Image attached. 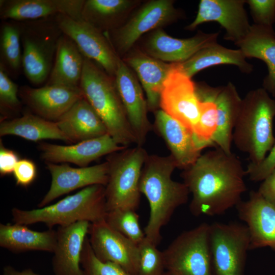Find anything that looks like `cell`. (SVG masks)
Here are the masks:
<instances>
[{
  "mask_svg": "<svg viewBox=\"0 0 275 275\" xmlns=\"http://www.w3.org/2000/svg\"><path fill=\"white\" fill-rule=\"evenodd\" d=\"M245 175L241 161L232 152L216 148L201 154L181 173L192 195L190 213L216 216L236 207L246 190Z\"/></svg>",
  "mask_w": 275,
  "mask_h": 275,
  "instance_id": "obj_1",
  "label": "cell"
},
{
  "mask_svg": "<svg viewBox=\"0 0 275 275\" xmlns=\"http://www.w3.org/2000/svg\"><path fill=\"white\" fill-rule=\"evenodd\" d=\"M176 168L171 155L148 154L141 172L140 190L146 196L150 207L144 233L157 246L161 239L162 228L169 223L175 211L188 199L189 192L185 184L172 178Z\"/></svg>",
  "mask_w": 275,
  "mask_h": 275,
  "instance_id": "obj_2",
  "label": "cell"
},
{
  "mask_svg": "<svg viewBox=\"0 0 275 275\" xmlns=\"http://www.w3.org/2000/svg\"><path fill=\"white\" fill-rule=\"evenodd\" d=\"M274 117L275 100L263 88L250 91L242 99L233 142L248 154L250 163L261 162L273 146Z\"/></svg>",
  "mask_w": 275,
  "mask_h": 275,
  "instance_id": "obj_3",
  "label": "cell"
},
{
  "mask_svg": "<svg viewBox=\"0 0 275 275\" xmlns=\"http://www.w3.org/2000/svg\"><path fill=\"white\" fill-rule=\"evenodd\" d=\"M79 87L116 142L124 147L136 145L114 77L85 57Z\"/></svg>",
  "mask_w": 275,
  "mask_h": 275,
  "instance_id": "obj_4",
  "label": "cell"
},
{
  "mask_svg": "<svg viewBox=\"0 0 275 275\" xmlns=\"http://www.w3.org/2000/svg\"><path fill=\"white\" fill-rule=\"evenodd\" d=\"M107 212L105 186L101 185L84 188L55 204L42 208L24 210L14 207L11 210L14 223L26 226L42 223L49 229L79 221L98 222L105 220Z\"/></svg>",
  "mask_w": 275,
  "mask_h": 275,
  "instance_id": "obj_5",
  "label": "cell"
},
{
  "mask_svg": "<svg viewBox=\"0 0 275 275\" xmlns=\"http://www.w3.org/2000/svg\"><path fill=\"white\" fill-rule=\"evenodd\" d=\"M55 17L20 22L22 70L35 85L47 80L52 68L63 34Z\"/></svg>",
  "mask_w": 275,
  "mask_h": 275,
  "instance_id": "obj_6",
  "label": "cell"
},
{
  "mask_svg": "<svg viewBox=\"0 0 275 275\" xmlns=\"http://www.w3.org/2000/svg\"><path fill=\"white\" fill-rule=\"evenodd\" d=\"M148 154L142 146L127 147L108 155V180L105 186L107 211L117 209L135 211L140 202L139 183Z\"/></svg>",
  "mask_w": 275,
  "mask_h": 275,
  "instance_id": "obj_7",
  "label": "cell"
},
{
  "mask_svg": "<svg viewBox=\"0 0 275 275\" xmlns=\"http://www.w3.org/2000/svg\"><path fill=\"white\" fill-rule=\"evenodd\" d=\"M209 229L203 223L176 237L162 251L166 270L174 275H213Z\"/></svg>",
  "mask_w": 275,
  "mask_h": 275,
  "instance_id": "obj_8",
  "label": "cell"
},
{
  "mask_svg": "<svg viewBox=\"0 0 275 275\" xmlns=\"http://www.w3.org/2000/svg\"><path fill=\"white\" fill-rule=\"evenodd\" d=\"M209 245L213 275H244L250 238L245 225H210Z\"/></svg>",
  "mask_w": 275,
  "mask_h": 275,
  "instance_id": "obj_9",
  "label": "cell"
},
{
  "mask_svg": "<svg viewBox=\"0 0 275 275\" xmlns=\"http://www.w3.org/2000/svg\"><path fill=\"white\" fill-rule=\"evenodd\" d=\"M172 0L149 1L117 28L105 32L116 53L120 57L128 52L145 33L162 29L173 22L179 13Z\"/></svg>",
  "mask_w": 275,
  "mask_h": 275,
  "instance_id": "obj_10",
  "label": "cell"
},
{
  "mask_svg": "<svg viewBox=\"0 0 275 275\" xmlns=\"http://www.w3.org/2000/svg\"><path fill=\"white\" fill-rule=\"evenodd\" d=\"M56 20L62 33L71 39L82 55L114 77L119 56L105 34L83 19L59 14Z\"/></svg>",
  "mask_w": 275,
  "mask_h": 275,
  "instance_id": "obj_11",
  "label": "cell"
},
{
  "mask_svg": "<svg viewBox=\"0 0 275 275\" xmlns=\"http://www.w3.org/2000/svg\"><path fill=\"white\" fill-rule=\"evenodd\" d=\"M159 108L194 133L200 116V101L196 84L190 78L176 70L174 65L163 84Z\"/></svg>",
  "mask_w": 275,
  "mask_h": 275,
  "instance_id": "obj_12",
  "label": "cell"
},
{
  "mask_svg": "<svg viewBox=\"0 0 275 275\" xmlns=\"http://www.w3.org/2000/svg\"><path fill=\"white\" fill-rule=\"evenodd\" d=\"M89 234L90 244L99 260L114 263L129 273L138 275V244L112 228L105 220L91 224Z\"/></svg>",
  "mask_w": 275,
  "mask_h": 275,
  "instance_id": "obj_13",
  "label": "cell"
},
{
  "mask_svg": "<svg viewBox=\"0 0 275 275\" xmlns=\"http://www.w3.org/2000/svg\"><path fill=\"white\" fill-rule=\"evenodd\" d=\"M134 72L119 57L114 77L115 82L136 140V146H142L152 128L147 115V100L143 89Z\"/></svg>",
  "mask_w": 275,
  "mask_h": 275,
  "instance_id": "obj_14",
  "label": "cell"
},
{
  "mask_svg": "<svg viewBox=\"0 0 275 275\" xmlns=\"http://www.w3.org/2000/svg\"><path fill=\"white\" fill-rule=\"evenodd\" d=\"M243 0H201L195 20L186 27L193 30L209 21L218 22L226 31L225 39L236 45L249 33L250 24Z\"/></svg>",
  "mask_w": 275,
  "mask_h": 275,
  "instance_id": "obj_15",
  "label": "cell"
},
{
  "mask_svg": "<svg viewBox=\"0 0 275 275\" xmlns=\"http://www.w3.org/2000/svg\"><path fill=\"white\" fill-rule=\"evenodd\" d=\"M51 176L50 188L38 204V208L46 206L54 199L80 188L94 185L106 186L108 180L107 161L93 166L73 168L67 164L46 163Z\"/></svg>",
  "mask_w": 275,
  "mask_h": 275,
  "instance_id": "obj_16",
  "label": "cell"
},
{
  "mask_svg": "<svg viewBox=\"0 0 275 275\" xmlns=\"http://www.w3.org/2000/svg\"><path fill=\"white\" fill-rule=\"evenodd\" d=\"M236 207L249 230L250 250L269 247L275 251V203L252 190L249 199Z\"/></svg>",
  "mask_w": 275,
  "mask_h": 275,
  "instance_id": "obj_17",
  "label": "cell"
},
{
  "mask_svg": "<svg viewBox=\"0 0 275 275\" xmlns=\"http://www.w3.org/2000/svg\"><path fill=\"white\" fill-rule=\"evenodd\" d=\"M218 33L206 34L201 31L185 39L172 37L162 29L155 30L147 36L142 51L147 54L171 63L183 62L200 49L216 42Z\"/></svg>",
  "mask_w": 275,
  "mask_h": 275,
  "instance_id": "obj_18",
  "label": "cell"
},
{
  "mask_svg": "<svg viewBox=\"0 0 275 275\" xmlns=\"http://www.w3.org/2000/svg\"><path fill=\"white\" fill-rule=\"evenodd\" d=\"M126 148L119 145L108 134L74 145L65 146L48 143L39 145L41 157L46 163L70 162L80 167H88L100 157Z\"/></svg>",
  "mask_w": 275,
  "mask_h": 275,
  "instance_id": "obj_19",
  "label": "cell"
},
{
  "mask_svg": "<svg viewBox=\"0 0 275 275\" xmlns=\"http://www.w3.org/2000/svg\"><path fill=\"white\" fill-rule=\"evenodd\" d=\"M19 95L35 115L56 122L84 96L79 88L45 85L21 87Z\"/></svg>",
  "mask_w": 275,
  "mask_h": 275,
  "instance_id": "obj_20",
  "label": "cell"
},
{
  "mask_svg": "<svg viewBox=\"0 0 275 275\" xmlns=\"http://www.w3.org/2000/svg\"><path fill=\"white\" fill-rule=\"evenodd\" d=\"M85 0H1L0 18L3 21L19 22L67 15L80 20Z\"/></svg>",
  "mask_w": 275,
  "mask_h": 275,
  "instance_id": "obj_21",
  "label": "cell"
},
{
  "mask_svg": "<svg viewBox=\"0 0 275 275\" xmlns=\"http://www.w3.org/2000/svg\"><path fill=\"white\" fill-rule=\"evenodd\" d=\"M154 114L152 128L164 140L177 168L187 169L202 154L194 133L160 109Z\"/></svg>",
  "mask_w": 275,
  "mask_h": 275,
  "instance_id": "obj_22",
  "label": "cell"
},
{
  "mask_svg": "<svg viewBox=\"0 0 275 275\" xmlns=\"http://www.w3.org/2000/svg\"><path fill=\"white\" fill-rule=\"evenodd\" d=\"M91 223L79 221L59 226L52 259L54 275H85L81 264V253Z\"/></svg>",
  "mask_w": 275,
  "mask_h": 275,
  "instance_id": "obj_23",
  "label": "cell"
},
{
  "mask_svg": "<svg viewBox=\"0 0 275 275\" xmlns=\"http://www.w3.org/2000/svg\"><path fill=\"white\" fill-rule=\"evenodd\" d=\"M122 60L132 70L146 93L148 110L159 108L163 84L173 69V63L154 58L139 50H130Z\"/></svg>",
  "mask_w": 275,
  "mask_h": 275,
  "instance_id": "obj_24",
  "label": "cell"
},
{
  "mask_svg": "<svg viewBox=\"0 0 275 275\" xmlns=\"http://www.w3.org/2000/svg\"><path fill=\"white\" fill-rule=\"evenodd\" d=\"M56 122L70 143L108 134L102 120L84 96Z\"/></svg>",
  "mask_w": 275,
  "mask_h": 275,
  "instance_id": "obj_25",
  "label": "cell"
},
{
  "mask_svg": "<svg viewBox=\"0 0 275 275\" xmlns=\"http://www.w3.org/2000/svg\"><path fill=\"white\" fill-rule=\"evenodd\" d=\"M209 90L216 105L217 115V127L211 140L212 146L226 152H232L233 133L242 99L231 82L223 87L209 86Z\"/></svg>",
  "mask_w": 275,
  "mask_h": 275,
  "instance_id": "obj_26",
  "label": "cell"
},
{
  "mask_svg": "<svg viewBox=\"0 0 275 275\" xmlns=\"http://www.w3.org/2000/svg\"><path fill=\"white\" fill-rule=\"evenodd\" d=\"M246 58H255L265 63L268 74L263 88L275 97V33L272 27L254 24L245 37L236 44Z\"/></svg>",
  "mask_w": 275,
  "mask_h": 275,
  "instance_id": "obj_27",
  "label": "cell"
},
{
  "mask_svg": "<svg viewBox=\"0 0 275 275\" xmlns=\"http://www.w3.org/2000/svg\"><path fill=\"white\" fill-rule=\"evenodd\" d=\"M246 58L240 49H229L215 42L200 49L187 60L173 65L176 70L190 78L205 68L222 64L236 66L241 72L248 73L252 71L253 66Z\"/></svg>",
  "mask_w": 275,
  "mask_h": 275,
  "instance_id": "obj_28",
  "label": "cell"
},
{
  "mask_svg": "<svg viewBox=\"0 0 275 275\" xmlns=\"http://www.w3.org/2000/svg\"><path fill=\"white\" fill-rule=\"evenodd\" d=\"M57 239V231L52 229L40 232L23 225L0 224V246L13 253L39 251L53 253Z\"/></svg>",
  "mask_w": 275,
  "mask_h": 275,
  "instance_id": "obj_29",
  "label": "cell"
},
{
  "mask_svg": "<svg viewBox=\"0 0 275 275\" xmlns=\"http://www.w3.org/2000/svg\"><path fill=\"white\" fill-rule=\"evenodd\" d=\"M85 57L69 37L63 33L57 47L54 62L45 85L78 87Z\"/></svg>",
  "mask_w": 275,
  "mask_h": 275,
  "instance_id": "obj_30",
  "label": "cell"
},
{
  "mask_svg": "<svg viewBox=\"0 0 275 275\" xmlns=\"http://www.w3.org/2000/svg\"><path fill=\"white\" fill-rule=\"evenodd\" d=\"M14 135L27 140L37 142L42 140H60L70 143L54 121L36 115L24 114L11 120H3L0 124V135Z\"/></svg>",
  "mask_w": 275,
  "mask_h": 275,
  "instance_id": "obj_31",
  "label": "cell"
},
{
  "mask_svg": "<svg viewBox=\"0 0 275 275\" xmlns=\"http://www.w3.org/2000/svg\"><path fill=\"white\" fill-rule=\"evenodd\" d=\"M138 3L132 0H85L81 18L101 32L120 26L124 14Z\"/></svg>",
  "mask_w": 275,
  "mask_h": 275,
  "instance_id": "obj_32",
  "label": "cell"
},
{
  "mask_svg": "<svg viewBox=\"0 0 275 275\" xmlns=\"http://www.w3.org/2000/svg\"><path fill=\"white\" fill-rule=\"evenodd\" d=\"M0 67L14 78L17 77L22 70L20 22L5 20L1 23Z\"/></svg>",
  "mask_w": 275,
  "mask_h": 275,
  "instance_id": "obj_33",
  "label": "cell"
},
{
  "mask_svg": "<svg viewBox=\"0 0 275 275\" xmlns=\"http://www.w3.org/2000/svg\"><path fill=\"white\" fill-rule=\"evenodd\" d=\"M196 89L200 101V116L194 134L199 148L202 150L212 146L211 140L217 127V110L209 86L203 84H196Z\"/></svg>",
  "mask_w": 275,
  "mask_h": 275,
  "instance_id": "obj_34",
  "label": "cell"
},
{
  "mask_svg": "<svg viewBox=\"0 0 275 275\" xmlns=\"http://www.w3.org/2000/svg\"><path fill=\"white\" fill-rule=\"evenodd\" d=\"M105 221L114 229L139 245L145 238L135 211L117 209L108 211Z\"/></svg>",
  "mask_w": 275,
  "mask_h": 275,
  "instance_id": "obj_35",
  "label": "cell"
},
{
  "mask_svg": "<svg viewBox=\"0 0 275 275\" xmlns=\"http://www.w3.org/2000/svg\"><path fill=\"white\" fill-rule=\"evenodd\" d=\"M138 246V275H161L166 271L163 252L146 237Z\"/></svg>",
  "mask_w": 275,
  "mask_h": 275,
  "instance_id": "obj_36",
  "label": "cell"
},
{
  "mask_svg": "<svg viewBox=\"0 0 275 275\" xmlns=\"http://www.w3.org/2000/svg\"><path fill=\"white\" fill-rule=\"evenodd\" d=\"M81 265L85 275H132L116 264L99 260L92 250L88 236L82 250Z\"/></svg>",
  "mask_w": 275,
  "mask_h": 275,
  "instance_id": "obj_37",
  "label": "cell"
},
{
  "mask_svg": "<svg viewBox=\"0 0 275 275\" xmlns=\"http://www.w3.org/2000/svg\"><path fill=\"white\" fill-rule=\"evenodd\" d=\"M19 89L17 85L0 67V108L1 113L5 116L17 114L22 107L18 98Z\"/></svg>",
  "mask_w": 275,
  "mask_h": 275,
  "instance_id": "obj_38",
  "label": "cell"
},
{
  "mask_svg": "<svg viewBox=\"0 0 275 275\" xmlns=\"http://www.w3.org/2000/svg\"><path fill=\"white\" fill-rule=\"evenodd\" d=\"M255 24L272 27L275 22V0L245 1Z\"/></svg>",
  "mask_w": 275,
  "mask_h": 275,
  "instance_id": "obj_39",
  "label": "cell"
},
{
  "mask_svg": "<svg viewBox=\"0 0 275 275\" xmlns=\"http://www.w3.org/2000/svg\"><path fill=\"white\" fill-rule=\"evenodd\" d=\"M275 168V142L265 158L258 164L249 163L246 174L251 181H263Z\"/></svg>",
  "mask_w": 275,
  "mask_h": 275,
  "instance_id": "obj_40",
  "label": "cell"
},
{
  "mask_svg": "<svg viewBox=\"0 0 275 275\" xmlns=\"http://www.w3.org/2000/svg\"><path fill=\"white\" fill-rule=\"evenodd\" d=\"M13 173L16 184L26 187L36 178L37 175L36 164L29 159H20L17 163Z\"/></svg>",
  "mask_w": 275,
  "mask_h": 275,
  "instance_id": "obj_41",
  "label": "cell"
},
{
  "mask_svg": "<svg viewBox=\"0 0 275 275\" xmlns=\"http://www.w3.org/2000/svg\"><path fill=\"white\" fill-rule=\"evenodd\" d=\"M0 143V174L4 176L13 173L20 159L17 153L5 148L1 140Z\"/></svg>",
  "mask_w": 275,
  "mask_h": 275,
  "instance_id": "obj_42",
  "label": "cell"
},
{
  "mask_svg": "<svg viewBox=\"0 0 275 275\" xmlns=\"http://www.w3.org/2000/svg\"><path fill=\"white\" fill-rule=\"evenodd\" d=\"M262 181L258 193L266 200L275 203V168Z\"/></svg>",
  "mask_w": 275,
  "mask_h": 275,
  "instance_id": "obj_43",
  "label": "cell"
},
{
  "mask_svg": "<svg viewBox=\"0 0 275 275\" xmlns=\"http://www.w3.org/2000/svg\"><path fill=\"white\" fill-rule=\"evenodd\" d=\"M2 275H40L35 272L32 269L28 268L22 271H18L10 265H6L3 269Z\"/></svg>",
  "mask_w": 275,
  "mask_h": 275,
  "instance_id": "obj_44",
  "label": "cell"
},
{
  "mask_svg": "<svg viewBox=\"0 0 275 275\" xmlns=\"http://www.w3.org/2000/svg\"><path fill=\"white\" fill-rule=\"evenodd\" d=\"M161 275H174V274L168 270H166Z\"/></svg>",
  "mask_w": 275,
  "mask_h": 275,
  "instance_id": "obj_45",
  "label": "cell"
}]
</instances>
